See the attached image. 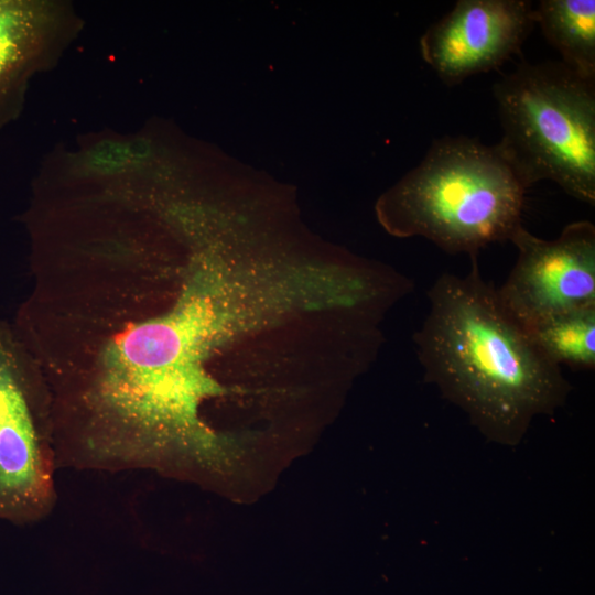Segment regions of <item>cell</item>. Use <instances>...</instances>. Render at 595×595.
Returning <instances> with one entry per match:
<instances>
[{
    "mask_svg": "<svg viewBox=\"0 0 595 595\" xmlns=\"http://www.w3.org/2000/svg\"><path fill=\"white\" fill-rule=\"evenodd\" d=\"M305 270L280 258L201 256L175 304L112 336L74 396L75 419L106 456L128 467L204 465L223 452L202 418L226 393L207 364L247 332L309 310Z\"/></svg>",
    "mask_w": 595,
    "mask_h": 595,
    "instance_id": "cell-1",
    "label": "cell"
},
{
    "mask_svg": "<svg viewBox=\"0 0 595 595\" xmlns=\"http://www.w3.org/2000/svg\"><path fill=\"white\" fill-rule=\"evenodd\" d=\"M465 275L443 273L414 334L424 380L487 440L518 445L532 421L564 405L571 383L501 305L470 257Z\"/></svg>",
    "mask_w": 595,
    "mask_h": 595,
    "instance_id": "cell-2",
    "label": "cell"
},
{
    "mask_svg": "<svg viewBox=\"0 0 595 595\" xmlns=\"http://www.w3.org/2000/svg\"><path fill=\"white\" fill-rule=\"evenodd\" d=\"M528 190L495 145L445 137L380 197L377 215L397 237L420 236L447 253L510 240L521 225Z\"/></svg>",
    "mask_w": 595,
    "mask_h": 595,
    "instance_id": "cell-3",
    "label": "cell"
},
{
    "mask_svg": "<svg viewBox=\"0 0 595 595\" xmlns=\"http://www.w3.org/2000/svg\"><path fill=\"white\" fill-rule=\"evenodd\" d=\"M496 149L523 186L549 180L595 204V80L562 62L522 63L493 87Z\"/></svg>",
    "mask_w": 595,
    "mask_h": 595,
    "instance_id": "cell-4",
    "label": "cell"
},
{
    "mask_svg": "<svg viewBox=\"0 0 595 595\" xmlns=\"http://www.w3.org/2000/svg\"><path fill=\"white\" fill-rule=\"evenodd\" d=\"M21 349L0 327V519L15 523L51 511L57 466L42 391Z\"/></svg>",
    "mask_w": 595,
    "mask_h": 595,
    "instance_id": "cell-5",
    "label": "cell"
},
{
    "mask_svg": "<svg viewBox=\"0 0 595 595\" xmlns=\"http://www.w3.org/2000/svg\"><path fill=\"white\" fill-rule=\"evenodd\" d=\"M510 241L518 257L497 290L507 313L523 328L556 316L595 307V227L588 220L566 225L544 240L520 225Z\"/></svg>",
    "mask_w": 595,
    "mask_h": 595,
    "instance_id": "cell-6",
    "label": "cell"
},
{
    "mask_svg": "<svg viewBox=\"0 0 595 595\" xmlns=\"http://www.w3.org/2000/svg\"><path fill=\"white\" fill-rule=\"evenodd\" d=\"M526 0H459L420 39L422 58L448 86L499 67L533 29Z\"/></svg>",
    "mask_w": 595,
    "mask_h": 595,
    "instance_id": "cell-7",
    "label": "cell"
},
{
    "mask_svg": "<svg viewBox=\"0 0 595 595\" xmlns=\"http://www.w3.org/2000/svg\"><path fill=\"white\" fill-rule=\"evenodd\" d=\"M533 20L565 66L595 80L594 0H542L533 7Z\"/></svg>",
    "mask_w": 595,
    "mask_h": 595,
    "instance_id": "cell-8",
    "label": "cell"
},
{
    "mask_svg": "<svg viewBox=\"0 0 595 595\" xmlns=\"http://www.w3.org/2000/svg\"><path fill=\"white\" fill-rule=\"evenodd\" d=\"M524 329L537 347L560 367L595 368V307L570 312Z\"/></svg>",
    "mask_w": 595,
    "mask_h": 595,
    "instance_id": "cell-9",
    "label": "cell"
},
{
    "mask_svg": "<svg viewBox=\"0 0 595 595\" xmlns=\"http://www.w3.org/2000/svg\"><path fill=\"white\" fill-rule=\"evenodd\" d=\"M32 40L33 14L28 6L0 1V109L14 95Z\"/></svg>",
    "mask_w": 595,
    "mask_h": 595,
    "instance_id": "cell-10",
    "label": "cell"
}]
</instances>
